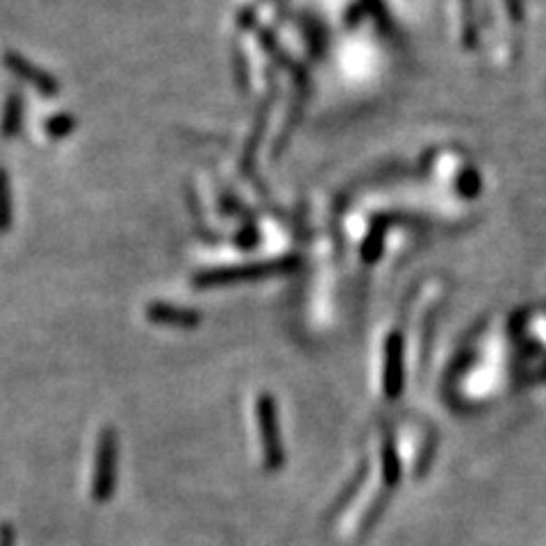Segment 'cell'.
<instances>
[{
    "label": "cell",
    "mask_w": 546,
    "mask_h": 546,
    "mask_svg": "<svg viewBox=\"0 0 546 546\" xmlns=\"http://www.w3.org/2000/svg\"><path fill=\"white\" fill-rule=\"evenodd\" d=\"M75 125H78V119L71 112H60V114L48 116L44 130H46L48 140H64L75 132Z\"/></svg>",
    "instance_id": "cell-6"
},
{
    "label": "cell",
    "mask_w": 546,
    "mask_h": 546,
    "mask_svg": "<svg viewBox=\"0 0 546 546\" xmlns=\"http://www.w3.org/2000/svg\"><path fill=\"white\" fill-rule=\"evenodd\" d=\"M258 433H259V458L267 469H276L283 460L278 442V424H276V407L268 398H262L258 405Z\"/></svg>",
    "instance_id": "cell-2"
},
{
    "label": "cell",
    "mask_w": 546,
    "mask_h": 546,
    "mask_svg": "<svg viewBox=\"0 0 546 546\" xmlns=\"http://www.w3.org/2000/svg\"><path fill=\"white\" fill-rule=\"evenodd\" d=\"M146 317L155 324H169V326H182V328H190L199 321V315L185 307H176L171 303H151L146 307Z\"/></svg>",
    "instance_id": "cell-4"
},
{
    "label": "cell",
    "mask_w": 546,
    "mask_h": 546,
    "mask_svg": "<svg viewBox=\"0 0 546 546\" xmlns=\"http://www.w3.org/2000/svg\"><path fill=\"white\" fill-rule=\"evenodd\" d=\"M3 64H5V69L10 71L12 75H16V78L24 80L25 84H30L39 96L44 98L60 96V89H62L60 80H57L53 73H48L46 69H42V66L33 64V62H30L28 57L21 55V53L5 51V55H3Z\"/></svg>",
    "instance_id": "cell-1"
},
{
    "label": "cell",
    "mask_w": 546,
    "mask_h": 546,
    "mask_svg": "<svg viewBox=\"0 0 546 546\" xmlns=\"http://www.w3.org/2000/svg\"><path fill=\"white\" fill-rule=\"evenodd\" d=\"M25 98L19 89H10L3 101V114H0V137L5 141L16 140L24 130Z\"/></svg>",
    "instance_id": "cell-3"
},
{
    "label": "cell",
    "mask_w": 546,
    "mask_h": 546,
    "mask_svg": "<svg viewBox=\"0 0 546 546\" xmlns=\"http://www.w3.org/2000/svg\"><path fill=\"white\" fill-rule=\"evenodd\" d=\"M15 223V205H12V180L7 169L0 167V235Z\"/></svg>",
    "instance_id": "cell-5"
}]
</instances>
